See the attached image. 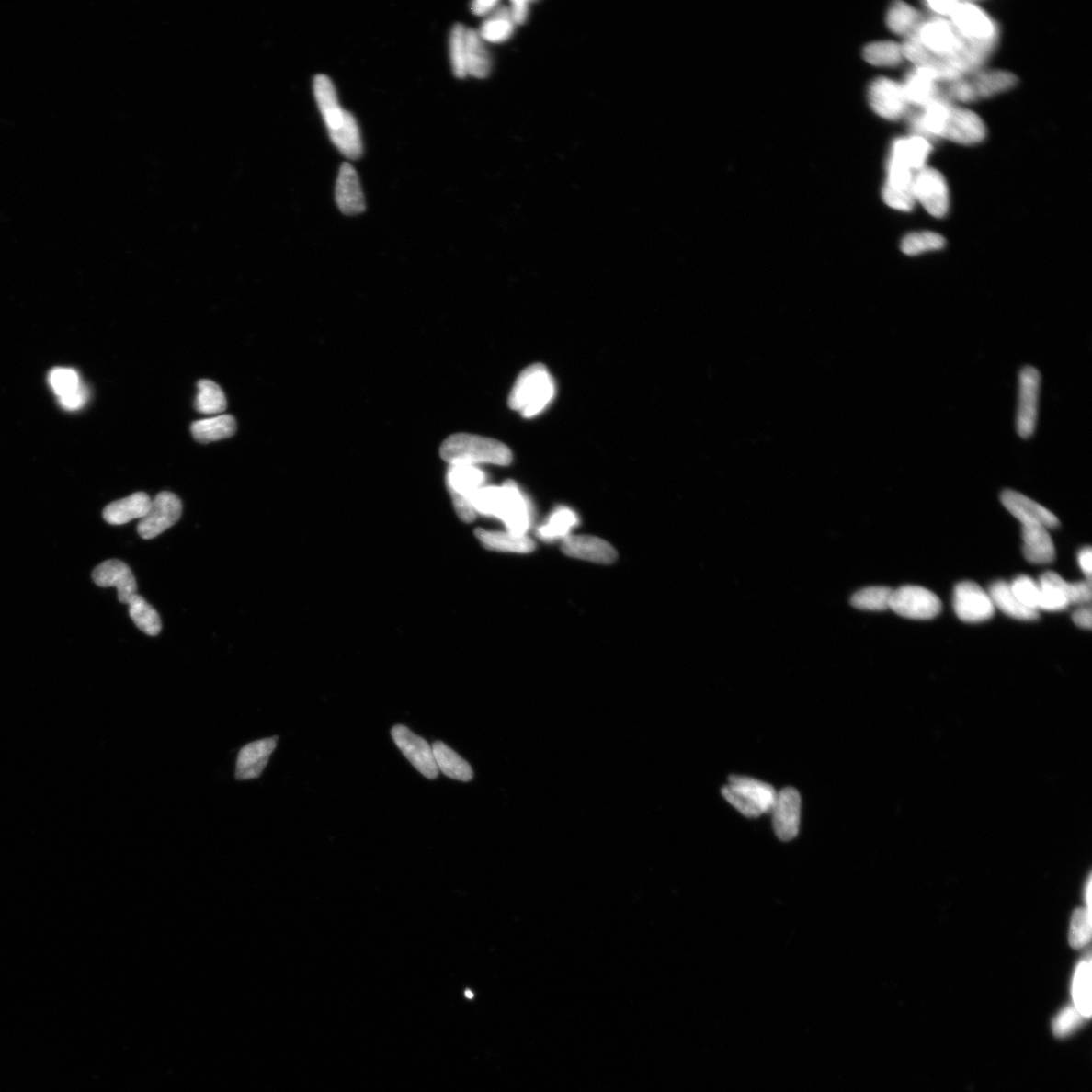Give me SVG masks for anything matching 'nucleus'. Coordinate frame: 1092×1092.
<instances>
[{
  "label": "nucleus",
  "mask_w": 1092,
  "mask_h": 1092,
  "mask_svg": "<svg viewBox=\"0 0 1092 1092\" xmlns=\"http://www.w3.org/2000/svg\"><path fill=\"white\" fill-rule=\"evenodd\" d=\"M475 514L501 520L506 530L526 535L532 521V506L513 481L483 485L472 499Z\"/></svg>",
  "instance_id": "obj_1"
},
{
  "label": "nucleus",
  "mask_w": 1092,
  "mask_h": 1092,
  "mask_svg": "<svg viewBox=\"0 0 1092 1092\" xmlns=\"http://www.w3.org/2000/svg\"><path fill=\"white\" fill-rule=\"evenodd\" d=\"M440 455L449 465H509L513 457L507 445L488 438L468 433L451 435L440 448Z\"/></svg>",
  "instance_id": "obj_2"
},
{
  "label": "nucleus",
  "mask_w": 1092,
  "mask_h": 1092,
  "mask_svg": "<svg viewBox=\"0 0 1092 1092\" xmlns=\"http://www.w3.org/2000/svg\"><path fill=\"white\" fill-rule=\"evenodd\" d=\"M555 381L543 364L535 363L526 368L513 386L509 396V407L524 418H533L550 406L555 397Z\"/></svg>",
  "instance_id": "obj_3"
},
{
  "label": "nucleus",
  "mask_w": 1092,
  "mask_h": 1092,
  "mask_svg": "<svg viewBox=\"0 0 1092 1092\" xmlns=\"http://www.w3.org/2000/svg\"><path fill=\"white\" fill-rule=\"evenodd\" d=\"M1017 84L1018 77L1007 71H973L953 80L938 81V98L974 101L1004 93Z\"/></svg>",
  "instance_id": "obj_4"
},
{
  "label": "nucleus",
  "mask_w": 1092,
  "mask_h": 1092,
  "mask_svg": "<svg viewBox=\"0 0 1092 1092\" xmlns=\"http://www.w3.org/2000/svg\"><path fill=\"white\" fill-rule=\"evenodd\" d=\"M722 792L728 803L750 818L771 813L777 796L772 785L744 776H732Z\"/></svg>",
  "instance_id": "obj_5"
},
{
  "label": "nucleus",
  "mask_w": 1092,
  "mask_h": 1092,
  "mask_svg": "<svg viewBox=\"0 0 1092 1092\" xmlns=\"http://www.w3.org/2000/svg\"><path fill=\"white\" fill-rule=\"evenodd\" d=\"M487 475L472 465H449L447 474L448 489L455 512L461 520L471 523L477 518L472 507L473 495L485 485Z\"/></svg>",
  "instance_id": "obj_6"
},
{
  "label": "nucleus",
  "mask_w": 1092,
  "mask_h": 1092,
  "mask_svg": "<svg viewBox=\"0 0 1092 1092\" xmlns=\"http://www.w3.org/2000/svg\"><path fill=\"white\" fill-rule=\"evenodd\" d=\"M889 609L905 619L929 620L942 610V602L923 586H904L893 591Z\"/></svg>",
  "instance_id": "obj_7"
},
{
  "label": "nucleus",
  "mask_w": 1092,
  "mask_h": 1092,
  "mask_svg": "<svg viewBox=\"0 0 1092 1092\" xmlns=\"http://www.w3.org/2000/svg\"><path fill=\"white\" fill-rule=\"evenodd\" d=\"M914 194L916 201L928 214L943 218L949 210V190L945 177L938 170L924 167L915 176Z\"/></svg>",
  "instance_id": "obj_8"
},
{
  "label": "nucleus",
  "mask_w": 1092,
  "mask_h": 1092,
  "mask_svg": "<svg viewBox=\"0 0 1092 1092\" xmlns=\"http://www.w3.org/2000/svg\"><path fill=\"white\" fill-rule=\"evenodd\" d=\"M182 513V504L176 495L162 492L151 502V507L138 524V533L142 539L152 540L179 519Z\"/></svg>",
  "instance_id": "obj_9"
},
{
  "label": "nucleus",
  "mask_w": 1092,
  "mask_h": 1092,
  "mask_svg": "<svg viewBox=\"0 0 1092 1092\" xmlns=\"http://www.w3.org/2000/svg\"><path fill=\"white\" fill-rule=\"evenodd\" d=\"M954 609L961 620L980 623L989 620L994 616L995 607L989 594L978 584L965 581L956 586Z\"/></svg>",
  "instance_id": "obj_10"
},
{
  "label": "nucleus",
  "mask_w": 1092,
  "mask_h": 1092,
  "mask_svg": "<svg viewBox=\"0 0 1092 1092\" xmlns=\"http://www.w3.org/2000/svg\"><path fill=\"white\" fill-rule=\"evenodd\" d=\"M1041 376L1038 370L1027 367L1019 374V398L1017 429L1020 438L1033 435L1038 419Z\"/></svg>",
  "instance_id": "obj_11"
},
{
  "label": "nucleus",
  "mask_w": 1092,
  "mask_h": 1092,
  "mask_svg": "<svg viewBox=\"0 0 1092 1092\" xmlns=\"http://www.w3.org/2000/svg\"><path fill=\"white\" fill-rule=\"evenodd\" d=\"M985 136L986 128L980 117L973 111L952 106L949 107L944 123L938 135V137L963 145L977 144Z\"/></svg>",
  "instance_id": "obj_12"
},
{
  "label": "nucleus",
  "mask_w": 1092,
  "mask_h": 1092,
  "mask_svg": "<svg viewBox=\"0 0 1092 1092\" xmlns=\"http://www.w3.org/2000/svg\"><path fill=\"white\" fill-rule=\"evenodd\" d=\"M392 737L400 751L424 777L434 780L439 775L438 767L431 745L421 736L412 733L408 727L396 725L392 728Z\"/></svg>",
  "instance_id": "obj_13"
},
{
  "label": "nucleus",
  "mask_w": 1092,
  "mask_h": 1092,
  "mask_svg": "<svg viewBox=\"0 0 1092 1092\" xmlns=\"http://www.w3.org/2000/svg\"><path fill=\"white\" fill-rule=\"evenodd\" d=\"M868 99L877 115L890 120L903 118L909 105L903 85L885 77L875 79L870 85Z\"/></svg>",
  "instance_id": "obj_14"
},
{
  "label": "nucleus",
  "mask_w": 1092,
  "mask_h": 1092,
  "mask_svg": "<svg viewBox=\"0 0 1092 1092\" xmlns=\"http://www.w3.org/2000/svg\"><path fill=\"white\" fill-rule=\"evenodd\" d=\"M771 813L776 836L783 842L792 841L801 828V794L791 787L782 789L777 792Z\"/></svg>",
  "instance_id": "obj_15"
},
{
  "label": "nucleus",
  "mask_w": 1092,
  "mask_h": 1092,
  "mask_svg": "<svg viewBox=\"0 0 1092 1092\" xmlns=\"http://www.w3.org/2000/svg\"><path fill=\"white\" fill-rule=\"evenodd\" d=\"M950 23L958 32L971 40L996 39V27L984 10L970 3L957 2L950 15Z\"/></svg>",
  "instance_id": "obj_16"
},
{
  "label": "nucleus",
  "mask_w": 1092,
  "mask_h": 1092,
  "mask_svg": "<svg viewBox=\"0 0 1092 1092\" xmlns=\"http://www.w3.org/2000/svg\"><path fill=\"white\" fill-rule=\"evenodd\" d=\"M1001 503L1006 509L1023 525H1039L1047 529L1058 528L1060 522L1057 516L1044 506L1029 499L1027 495L1014 490H1006L1001 494Z\"/></svg>",
  "instance_id": "obj_17"
},
{
  "label": "nucleus",
  "mask_w": 1092,
  "mask_h": 1092,
  "mask_svg": "<svg viewBox=\"0 0 1092 1092\" xmlns=\"http://www.w3.org/2000/svg\"><path fill=\"white\" fill-rule=\"evenodd\" d=\"M562 551L571 558L600 564H611L619 558L609 542L590 535H569L562 542Z\"/></svg>",
  "instance_id": "obj_18"
},
{
  "label": "nucleus",
  "mask_w": 1092,
  "mask_h": 1092,
  "mask_svg": "<svg viewBox=\"0 0 1092 1092\" xmlns=\"http://www.w3.org/2000/svg\"><path fill=\"white\" fill-rule=\"evenodd\" d=\"M93 580L103 588L116 586L119 601L123 604H129L138 594L133 573L125 563L119 560H109L97 565L93 572Z\"/></svg>",
  "instance_id": "obj_19"
},
{
  "label": "nucleus",
  "mask_w": 1092,
  "mask_h": 1092,
  "mask_svg": "<svg viewBox=\"0 0 1092 1092\" xmlns=\"http://www.w3.org/2000/svg\"><path fill=\"white\" fill-rule=\"evenodd\" d=\"M279 737L263 738L243 746L236 763V779L239 781L252 780L261 776L276 750Z\"/></svg>",
  "instance_id": "obj_20"
},
{
  "label": "nucleus",
  "mask_w": 1092,
  "mask_h": 1092,
  "mask_svg": "<svg viewBox=\"0 0 1092 1092\" xmlns=\"http://www.w3.org/2000/svg\"><path fill=\"white\" fill-rule=\"evenodd\" d=\"M336 199L339 210L347 216H356L366 210L360 181L356 169L343 164L336 182Z\"/></svg>",
  "instance_id": "obj_21"
},
{
  "label": "nucleus",
  "mask_w": 1092,
  "mask_h": 1092,
  "mask_svg": "<svg viewBox=\"0 0 1092 1092\" xmlns=\"http://www.w3.org/2000/svg\"><path fill=\"white\" fill-rule=\"evenodd\" d=\"M313 94L328 131L338 129L346 119L347 111L340 107L332 80L326 75H317L313 81Z\"/></svg>",
  "instance_id": "obj_22"
},
{
  "label": "nucleus",
  "mask_w": 1092,
  "mask_h": 1092,
  "mask_svg": "<svg viewBox=\"0 0 1092 1092\" xmlns=\"http://www.w3.org/2000/svg\"><path fill=\"white\" fill-rule=\"evenodd\" d=\"M1023 552L1028 562L1047 564L1056 558V550L1048 529L1039 525H1023Z\"/></svg>",
  "instance_id": "obj_23"
},
{
  "label": "nucleus",
  "mask_w": 1092,
  "mask_h": 1092,
  "mask_svg": "<svg viewBox=\"0 0 1092 1092\" xmlns=\"http://www.w3.org/2000/svg\"><path fill=\"white\" fill-rule=\"evenodd\" d=\"M938 75L934 71L918 68L908 74L903 85L908 104L926 107L938 98Z\"/></svg>",
  "instance_id": "obj_24"
},
{
  "label": "nucleus",
  "mask_w": 1092,
  "mask_h": 1092,
  "mask_svg": "<svg viewBox=\"0 0 1092 1092\" xmlns=\"http://www.w3.org/2000/svg\"><path fill=\"white\" fill-rule=\"evenodd\" d=\"M151 502L146 493H135L107 506L104 518L110 525H124L134 519H142L148 513Z\"/></svg>",
  "instance_id": "obj_25"
},
{
  "label": "nucleus",
  "mask_w": 1092,
  "mask_h": 1092,
  "mask_svg": "<svg viewBox=\"0 0 1092 1092\" xmlns=\"http://www.w3.org/2000/svg\"><path fill=\"white\" fill-rule=\"evenodd\" d=\"M475 536L485 549L502 552L529 553L535 550L534 541L528 534H515L510 531H495L479 529Z\"/></svg>",
  "instance_id": "obj_26"
},
{
  "label": "nucleus",
  "mask_w": 1092,
  "mask_h": 1092,
  "mask_svg": "<svg viewBox=\"0 0 1092 1092\" xmlns=\"http://www.w3.org/2000/svg\"><path fill=\"white\" fill-rule=\"evenodd\" d=\"M932 151L929 142L920 136L898 139L894 142L889 159L898 162L910 170L923 169Z\"/></svg>",
  "instance_id": "obj_27"
},
{
  "label": "nucleus",
  "mask_w": 1092,
  "mask_h": 1092,
  "mask_svg": "<svg viewBox=\"0 0 1092 1092\" xmlns=\"http://www.w3.org/2000/svg\"><path fill=\"white\" fill-rule=\"evenodd\" d=\"M988 594L995 607L1015 620L1034 621L1039 619V611L1029 609L1021 604L1011 591L1009 584L1005 581H996L991 585Z\"/></svg>",
  "instance_id": "obj_28"
},
{
  "label": "nucleus",
  "mask_w": 1092,
  "mask_h": 1092,
  "mask_svg": "<svg viewBox=\"0 0 1092 1092\" xmlns=\"http://www.w3.org/2000/svg\"><path fill=\"white\" fill-rule=\"evenodd\" d=\"M484 40L478 30L467 28L465 34V67L467 74L475 78L488 77L491 73V56Z\"/></svg>",
  "instance_id": "obj_29"
},
{
  "label": "nucleus",
  "mask_w": 1092,
  "mask_h": 1092,
  "mask_svg": "<svg viewBox=\"0 0 1092 1092\" xmlns=\"http://www.w3.org/2000/svg\"><path fill=\"white\" fill-rule=\"evenodd\" d=\"M432 752L438 770L445 776L461 782H470L473 778L471 765L452 748L442 742H435Z\"/></svg>",
  "instance_id": "obj_30"
},
{
  "label": "nucleus",
  "mask_w": 1092,
  "mask_h": 1092,
  "mask_svg": "<svg viewBox=\"0 0 1092 1092\" xmlns=\"http://www.w3.org/2000/svg\"><path fill=\"white\" fill-rule=\"evenodd\" d=\"M190 429L192 437L198 442L207 444L232 438L236 433L237 424L231 415H221L215 418L192 423Z\"/></svg>",
  "instance_id": "obj_31"
},
{
  "label": "nucleus",
  "mask_w": 1092,
  "mask_h": 1092,
  "mask_svg": "<svg viewBox=\"0 0 1092 1092\" xmlns=\"http://www.w3.org/2000/svg\"><path fill=\"white\" fill-rule=\"evenodd\" d=\"M329 136L344 156L356 160L362 155V141L356 118L347 114L343 124L336 130L330 131Z\"/></svg>",
  "instance_id": "obj_32"
},
{
  "label": "nucleus",
  "mask_w": 1092,
  "mask_h": 1092,
  "mask_svg": "<svg viewBox=\"0 0 1092 1092\" xmlns=\"http://www.w3.org/2000/svg\"><path fill=\"white\" fill-rule=\"evenodd\" d=\"M578 523L579 516L574 510L568 507H559L538 529V536L545 542L563 540L571 535V531Z\"/></svg>",
  "instance_id": "obj_33"
},
{
  "label": "nucleus",
  "mask_w": 1092,
  "mask_h": 1092,
  "mask_svg": "<svg viewBox=\"0 0 1092 1092\" xmlns=\"http://www.w3.org/2000/svg\"><path fill=\"white\" fill-rule=\"evenodd\" d=\"M925 19L913 6L896 2L888 10L886 23L894 34L912 38Z\"/></svg>",
  "instance_id": "obj_34"
},
{
  "label": "nucleus",
  "mask_w": 1092,
  "mask_h": 1092,
  "mask_svg": "<svg viewBox=\"0 0 1092 1092\" xmlns=\"http://www.w3.org/2000/svg\"><path fill=\"white\" fill-rule=\"evenodd\" d=\"M1072 998H1074V1006L1084 1016L1085 1018H1090L1092 1013L1091 1007V961L1087 959L1082 960L1078 964L1075 977L1074 984H1072Z\"/></svg>",
  "instance_id": "obj_35"
},
{
  "label": "nucleus",
  "mask_w": 1092,
  "mask_h": 1092,
  "mask_svg": "<svg viewBox=\"0 0 1092 1092\" xmlns=\"http://www.w3.org/2000/svg\"><path fill=\"white\" fill-rule=\"evenodd\" d=\"M514 32V23L511 10L506 6L495 7L491 17L485 20L479 32L483 40L490 43H503L510 39Z\"/></svg>",
  "instance_id": "obj_36"
},
{
  "label": "nucleus",
  "mask_w": 1092,
  "mask_h": 1092,
  "mask_svg": "<svg viewBox=\"0 0 1092 1092\" xmlns=\"http://www.w3.org/2000/svg\"><path fill=\"white\" fill-rule=\"evenodd\" d=\"M131 620L141 631L149 636H157L162 629L160 616L154 606H151L143 597L136 595L129 602Z\"/></svg>",
  "instance_id": "obj_37"
},
{
  "label": "nucleus",
  "mask_w": 1092,
  "mask_h": 1092,
  "mask_svg": "<svg viewBox=\"0 0 1092 1092\" xmlns=\"http://www.w3.org/2000/svg\"><path fill=\"white\" fill-rule=\"evenodd\" d=\"M195 407L201 414L212 415L225 412L227 409L225 393L216 382L201 380L198 383Z\"/></svg>",
  "instance_id": "obj_38"
},
{
  "label": "nucleus",
  "mask_w": 1092,
  "mask_h": 1092,
  "mask_svg": "<svg viewBox=\"0 0 1092 1092\" xmlns=\"http://www.w3.org/2000/svg\"><path fill=\"white\" fill-rule=\"evenodd\" d=\"M863 56L868 63L882 67L896 66L904 58L903 45L892 40L869 44L864 49Z\"/></svg>",
  "instance_id": "obj_39"
},
{
  "label": "nucleus",
  "mask_w": 1092,
  "mask_h": 1092,
  "mask_svg": "<svg viewBox=\"0 0 1092 1092\" xmlns=\"http://www.w3.org/2000/svg\"><path fill=\"white\" fill-rule=\"evenodd\" d=\"M945 246L946 239L942 235L935 232L923 231L910 233L906 235L903 239L900 248L906 256H914L927 251L940 250Z\"/></svg>",
  "instance_id": "obj_40"
},
{
  "label": "nucleus",
  "mask_w": 1092,
  "mask_h": 1092,
  "mask_svg": "<svg viewBox=\"0 0 1092 1092\" xmlns=\"http://www.w3.org/2000/svg\"><path fill=\"white\" fill-rule=\"evenodd\" d=\"M893 589L888 586H870L858 591L851 599V604L857 609L867 611H883L889 609Z\"/></svg>",
  "instance_id": "obj_41"
},
{
  "label": "nucleus",
  "mask_w": 1092,
  "mask_h": 1092,
  "mask_svg": "<svg viewBox=\"0 0 1092 1092\" xmlns=\"http://www.w3.org/2000/svg\"><path fill=\"white\" fill-rule=\"evenodd\" d=\"M49 383L59 399L66 397L83 387L77 371L64 368H57L51 371Z\"/></svg>",
  "instance_id": "obj_42"
},
{
  "label": "nucleus",
  "mask_w": 1092,
  "mask_h": 1092,
  "mask_svg": "<svg viewBox=\"0 0 1092 1092\" xmlns=\"http://www.w3.org/2000/svg\"><path fill=\"white\" fill-rule=\"evenodd\" d=\"M465 34L467 28L461 24H457L453 27L450 35V59L453 74L458 78H464L468 75L467 67H465Z\"/></svg>",
  "instance_id": "obj_43"
},
{
  "label": "nucleus",
  "mask_w": 1092,
  "mask_h": 1092,
  "mask_svg": "<svg viewBox=\"0 0 1092 1092\" xmlns=\"http://www.w3.org/2000/svg\"><path fill=\"white\" fill-rule=\"evenodd\" d=\"M1091 937V913L1087 909L1078 908L1071 918L1069 943L1072 948L1085 947Z\"/></svg>",
  "instance_id": "obj_44"
},
{
  "label": "nucleus",
  "mask_w": 1092,
  "mask_h": 1092,
  "mask_svg": "<svg viewBox=\"0 0 1092 1092\" xmlns=\"http://www.w3.org/2000/svg\"><path fill=\"white\" fill-rule=\"evenodd\" d=\"M1016 598L1029 609L1038 610L1040 586L1028 575H1019L1009 584Z\"/></svg>",
  "instance_id": "obj_45"
},
{
  "label": "nucleus",
  "mask_w": 1092,
  "mask_h": 1092,
  "mask_svg": "<svg viewBox=\"0 0 1092 1092\" xmlns=\"http://www.w3.org/2000/svg\"><path fill=\"white\" fill-rule=\"evenodd\" d=\"M1085 1019L1075 1006H1068L1055 1017L1052 1029L1057 1038H1065L1074 1034Z\"/></svg>",
  "instance_id": "obj_46"
},
{
  "label": "nucleus",
  "mask_w": 1092,
  "mask_h": 1092,
  "mask_svg": "<svg viewBox=\"0 0 1092 1092\" xmlns=\"http://www.w3.org/2000/svg\"><path fill=\"white\" fill-rule=\"evenodd\" d=\"M88 400V392L85 387H81L77 392L68 394V396L60 398L59 403L67 411H77L85 406Z\"/></svg>",
  "instance_id": "obj_47"
},
{
  "label": "nucleus",
  "mask_w": 1092,
  "mask_h": 1092,
  "mask_svg": "<svg viewBox=\"0 0 1092 1092\" xmlns=\"http://www.w3.org/2000/svg\"><path fill=\"white\" fill-rule=\"evenodd\" d=\"M511 16L514 24L522 25L529 15V3L524 0H513L511 3Z\"/></svg>",
  "instance_id": "obj_48"
},
{
  "label": "nucleus",
  "mask_w": 1092,
  "mask_h": 1092,
  "mask_svg": "<svg viewBox=\"0 0 1092 1092\" xmlns=\"http://www.w3.org/2000/svg\"><path fill=\"white\" fill-rule=\"evenodd\" d=\"M498 5L497 0H475L471 8L475 16H485L493 13Z\"/></svg>",
  "instance_id": "obj_49"
},
{
  "label": "nucleus",
  "mask_w": 1092,
  "mask_h": 1092,
  "mask_svg": "<svg viewBox=\"0 0 1092 1092\" xmlns=\"http://www.w3.org/2000/svg\"><path fill=\"white\" fill-rule=\"evenodd\" d=\"M1078 563L1082 572L1085 573L1088 581H1091L1092 574V550L1090 546L1082 549L1078 553Z\"/></svg>",
  "instance_id": "obj_50"
},
{
  "label": "nucleus",
  "mask_w": 1092,
  "mask_h": 1092,
  "mask_svg": "<svg viewBox=\"0 0 1092 1092\" xmlns=\"http://www.w3.org/2000/svg\"><path fill=\"white\" fill-rule=\"evenodd\" d=\"M956 4L957 2H952V0H947V2L939 0V2H927L926 6L938 16L950 17Z\"/></svg>",
  "instance_id": "obj_51"
},
{
  "label": "nucleus",
  "mask_w": 1092,
  "mask_h": 1092,
  "mask_svg": "<svg viewBox=\"0 0 1092 1092\" xmlns=\"http://www.w3.org/2000/svg\"><path fill=\"white\" fill-rule=\"evenodd\" d=\"M1091 616L1092 614L1089 607H1084V609H1079L1074 613V615H1072V620H1074L1075 623L1081 627V629L1090 630L1092 623Z\"/></svg>",
  "instance_id": "obj_52"
},
{
  "label": "nucleus",
  "mask_w": 1092,
  "mask_h": 1092,
  "mask_svg": "<svg viewBox=\"0 0 1092 1092\" xmlns=\"http://www.w3.org/2000/svg\"><path fill=\"white\" fill-rule=\"evenodd\" d=\"M465 996L472 999V998H473V994L472 993L471 990L468 989V990H465Z\"/></svg>",
  "instance_id": "obj_53"
}]
</instances>
